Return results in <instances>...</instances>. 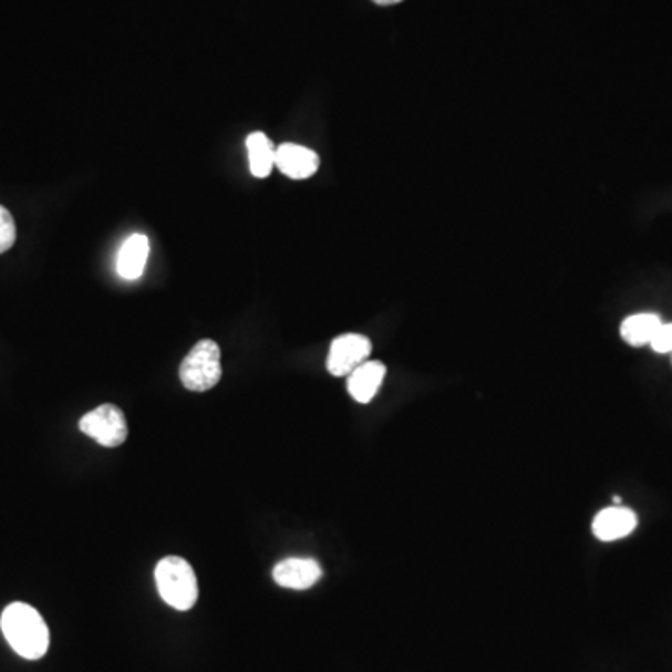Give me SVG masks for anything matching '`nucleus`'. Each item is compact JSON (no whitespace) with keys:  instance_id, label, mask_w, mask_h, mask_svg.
<instances>
[{"instance_id":"obj_1","label":"nucleus","mask_w":672,"mask_h":672,"mask_svg":"<svg viewBox=\"0 0 672 672\" xmlns=\"http://www.w3.org/2000/svg\"><path fill=\"white\" fill-rule=\"evenodd\" d=\"M0 628L12 647L24 660H40L48 654L49 628L37 609L15 601L4 609Z\"/></svg>"},{"instance_id":"obj_2","label":"nucleus","mask_w":672,"mask_h":672,"mask_svg":"<svg viewBox=\"0 0 672 672\" xmlns=\"http://www.w3.org/2000/svg\"><path fill=\"white\" fill-rule=\"evenodd\" d=\"M155 585L163 601L178 611H189L198 600L197 573L182 557L170 555L155 566Z\"/></svg>"},{"instance_id":"obj_3","label":"nucleus","mask_w":672,"mask_h":672,"mask_svg":"<svg viewBox=\"0 0 672 672\" xmlns=\"http://www.w3.org/2000/svg\"><path fill=\"white\" fill-rule=\"evenodd\" d=\"M220 375V350L214 340H200L179 366V380L184 387L195 393H206L214 389L219 383Z\"/></svg>"},{"instance_id":"obj_4","label":"nucleus","mask_w":672,"mask_h":672,"mask_svg":"<svg viewBox=\"0 0 672 672\" xmlns=\"http://www.w3.org/2000/svg\"><path fill=\"white\" fill-rule=\"evenodd\" d=\"M79 428L107 448L124 445L127 440V421L124 411L113 404H103L86 413L81 418Z\"/></svg>"},{"instance_id":"obj_5","label":"nucleus","mask_w":672,"mask_h":672,"mask_svg":"<svg viewBox=\"0 0 672 672\" xmlns=\"http://www.w3.org/2000/svg\"><path fill=\"white\" fill-rule=\"evenodd\" d=\"M372 342L369 337L358 333L340 334L333 340L328 355L329 374L334 378L350 375L353 370L369 361Z\"/></svg>"},{"instance_id":"obj_6","label":"nucleus","mask_w":672,"mask_h":672,"mask_svg":"<svg viewBox=\"0 0 672 672\" xmlns=\"http://www.w3.org/2000/svg\"><path fill=\"white\" fill-rule=\"evenodd\" d=\"M322 578V566L314 559L290 557L273 568L275 583L282 589L307 590Z\"/></svg>"},{"instance_id":"obj_7","label":"nucleus","mask_w":672,"mask_h":672,"mask_svg":"<svg viewBox=\"0 0 672 672\" xmlns=\"http://www.w3.org/2000/svg\"><path fill=\"white\" fill-rule=\"evenodd\" d=\"M275 167L292 179H307L320 168V155L301 144L285 143L277 146Z\"/></svg>"},{"instance_id":"obj_8","label":"nucleus","mask_w":672,"mask_h":672,"mask_svg":"<svg viewBox=\"0 0 672 672\" xmlns=\"http://www.w3.org/2000/svg\"><path fill=\"white\" fill-rule=\"evenodd\" d=\"M637 527L635 511L614 505L596 514L592 533L601 541H614L630 536Z\"/></svg>"},{"instance_id":"obj_9","label":"nucleus","mask_w":672,"mask_h":672,"mask_svg":"<svg viewBox=\"0 0 672 672\" xmlns=\"http://www.w3.org/2000/svg\"><path fill=\"white\" fill-rule=\"evenodd\" d=\"M385 374H387L385 364L369 359L348 375V393L359 404H369L380 391Z\"/></svg>"},{"instance_id":"obj_10","label":"nucleus","mask_w":672,"mask_h":672,"mask_svg":"<svg viewBox=\"0 0 672 672\" xmlns=\"http://www.w3.org/2000/svg\"><path fill=\"white\" fill-rule=\"evenodd\" d=\"M149 255V239L144 234H133L125 239L116 260V271L125 280H137L143 277Z\"/></svg>"},{"instance_id":"obj_11","label":"nucleus","mask_w":672,"mask_h":672,"mask_svg":"<svg viewBox=\"0 0 672 672\" xmlns=\"http://www.w3.org/2000/svg\"><path fill=\"white\" fill-rule=\"evenodd\" d=\"M661 318L652 312L628 316L620 325V337L633 348H641L652 342L658 329L661 328Z\"/></svg>"},{"instance_id":"obj_12","label":"nucleus","mask_w":672,"mask_h":672,"mask_svg":"<svg viewBox=\"0 0 672 672\" xmlns=\"http://www.w3.org/2000/svg\"><path fill=\"white\" fill-rule=\"evenodd\" d=\"M247 154H249L250 173L256 178H268L275 168V155L277 146L273 141L263 133H250L247 137Z\"/></svg>"},{"instance_id":"obj_13","label":"nucleus","mask_w":672,"mask_h":672,"mask_svg":"<svg viewBox=\"0 0 672 672\" xmlns=\"http://www.w3.org/2000/svg\"><path fill=\"white\" fill-rule=\"evenodd\" d=\"M15 236H18V230H15L12 214L4 206H0V255L12 249Z\"/></svg>"},{"instance_id":"obj_14","label":"nucleus","mask_w":672,"mask_h":672,"mask_svg":"<svg viewBox=\"0 0 672 672\" xmlns=\"http://www.w3.org/2000/svg\"><path fill=\"white\" fill-rule=\"evenodd\" d=\"M650 345L655 353H672V323H661Z\"/></svg>"},{"instance_id":"obj_15","label":"nucleus","mask_w":672,"mask_h":672,"mask_svg":"<svg viewBox=\"0 0 672 672\" xmlns=\"http://www.w3.org/2000/svg\"><path fill=\"white\" fill-rule=\"evenodd\" d=\"M375 4H380V7H393V4H399L402 0H372Z\"/></svg>"},{"instance_id":"obj_16","label":"nucleus","mask_w":672,"mask_h":672,"mask_svg":"<svg viewBox=\"0 0 672 672\" xmlns=\"http://www.w3.org/2000/svg\"><path fill=\"white\" fill-rule=\"evenodd\" d=\"M614 500V505H620V503H622V499H620V497H613Z\"/></svg>"}]
</instances>
